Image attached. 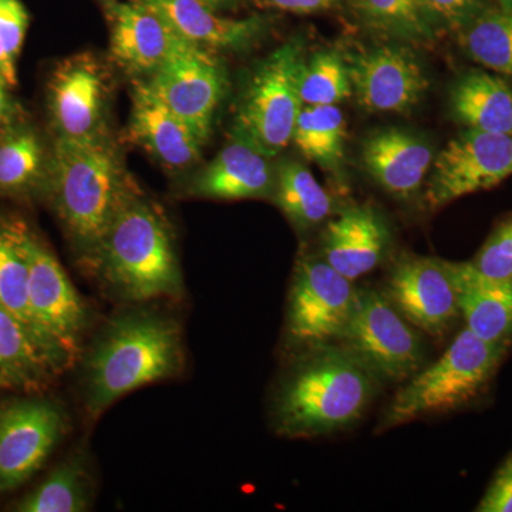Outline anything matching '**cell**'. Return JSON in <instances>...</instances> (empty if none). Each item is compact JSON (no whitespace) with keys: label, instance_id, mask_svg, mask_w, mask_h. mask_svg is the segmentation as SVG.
<instances>
[{"label":"cell","instance_id":"9","mask_svg":"<svg viewBox=\"0 0 512 512\" xmlns=\"http://www.w3.org/2000/svg\"><path fill=\"white\" fill-rule=\"evenodd\" d=\"M19 239L28 262L30 308L37 326L72 366L79 359L89 312L62 264L22 222Z\"/></svg>","mask_w":512,"mask_h":512},{"label":"cell","instance_id":"30","mask_svg":"<svg viewBox=\"0 0 512 512\" xmlns=\"http://www.w3.org/2000/svg\"><path fill=\"white\" fill-rule=\"evenodd\" d=\"M47 167L35 131L15 128L0 134V194L32 190L47 174Z\"/></svg>","mask_w":512,"mask_h":512},{"label":"cell","instance_id":"42","mask_svg":"<svg viewBox=\"0 0 512 512\" xmlns=\"http://www.w3.org/2000/svg\"><path fill=\"white\" fill-rule=\"evenodd\" d=\"M101 3H103L104 6L109 5L110 2H113V0H100Z\"/></svg>","mask_w":512,"mask_h":512},{"label":"cell","instance_id":"33","mask_svg":"<svg viewBox=\"0 0 512 512\" xmlns=\"http://www.w3.org/2000/svg\"><path fill=\"white\" fill-rule=\"evenodd\" d=\"M471 264L488 278L512 281V218L494 229Z\"/></svg>","mask_w":512,"mask_h":512},{"label":"cell","instance_id":"20","mask_svg":"<svg viewBox=\"0 0 512 512\" xmlns=\"http://www.w3.org/2000/svg\"><path fill=\"white\" fill-rule=\"evenodd\" d=\"M433 150L423 138L400 128H384L363 141L362 163L384 191L409 198L420 190L433 165Z\"/></svg>","mask_w":512,"mask_h":512},{"label":"cell","instance_id":"40","mask_svg":"<svg viewBox=\"0 0 512 512\" xmlns=\"http://www.w3.org/2000/svg\"><path fill=\"white\" fill-rule=\"evenodd\" d=\"M205 5L211 6V8L217 9L220 6L229 5V3L235 2V0H201Z\"/></svg>","mask_w":512,"mask_h":512},{"label":"cell","instance_id":"8","mask_svg":"<svg viewBox=\"0 0 512 512\" xmlns=\"http://www.w3.org/2000/svg\"><path fill=\"white\" fill-rule=\"evenodd\" d=\"M353 281L323 258L303 255L293 272L286 309L288 338L316 348L339 340L355 309Z\"/></svg>","mask_w":512,"mask_h":512},{"label":"cell","instance_id":"27","mask_svg":"<svg viewBox=\"0 0 512 512\" xmlns=\"http://www.w3.org/2000/svg\"><path fill=\"white\" fill-rule=\"evenodd\" d=\"M93 483L82 454L63 461L26 495L18 505L20 512H84L92 508Z\"/></svg>","mask_w":512,"mask_h":512},{"label":"cell","instance_id":"14","mask_svg":"<svg viewBox=\"0 0 512 512\" xmlns=\"http://www.w3.org/2000/svg\"><path fill=\"white\" fill-rule=\"evenodd\" d=\"M384 295L414 328L433 338L446 335L460 316L456 284L443 259L403 256L390 272Z\"/></svg>","mask_w":512,"mask_h":512},{"label":"cell","instance_id":"15","mask_svg":"<svg viewBox=\"0 0 512 512\" xmlns=\"http://www.w3.org/2000/svg\"><path fill=\"white\" fill-rule=\"evenodd\" d=\"M107 80L96 57L83 53L56 67L49 84V109L59 137L84 138L104 130Z\"/></svg>","mask_w":512,"mask_h":512},{"label":"cell","instance_id":"3","mask_svg":"<svg viewBox=\"0 0 512 512\" xmlns=\"http://www.w3.org/2000/svg\"><path fill=\"white\" fill-rule=\"evenodd\" d=\"M89 266L121 301L141 303L183 295L170 224L138 190L114 214Z\"/></svg>","mask_w":512,"mask_h":512},{"label":"cell","instance_id":"23","mask_svg":"<svg viewBox=\"0 0 512 512\" xmlns=\"http://www.w3.org/2000/svg\"><path fill=\"white\" fill-rule=\"evenodd\" d=\"M66 369L25 323L0 309V387L39 389Z\"/></svg>","mask_w":512,"mask_h":512},{"label":"cell","instance_id":"5","mask_svg":"<svg viewBox=\"0 0 512 512\" xmlns=\"http://www.w3.org/2000/svg\"><path fill=\"white\" fill-rule=\"evenodd\" d=\"M507 350L464 328L436 362L419 370L396 393L382 414L379 429H393L467 406L493 380Z\"/></svg>","mask_w":512,"mask_h":512},{"label":"cell","instance_id":"17","mask_svg":"<svg viewBox=\"0 0 512 512\" xmlns=\"http://www.w3.org/2000/svg\"><path fill=\"white\" fill-rule=\"evenodd\" d=\"M106 9L111 20V55L128 72L151 76L184 42L160 13L138 0H113Z\"/></svg>","mask_w":512,"mask_h":512},{"label":"cell","instance_id":"11","mask_svg":"<svg viewBox=\"0 0 512 512\" xmlns=\"http://www.w3.org/2000/svg\"><path fill=\"white\" fill-rule=\"evenodd\" d=\"M165 106L207 140L225 93V70L210 49L184 40L146 83Z\"/></svg>","mask_w":512,"mask_h":512},{"label":"cell","instance_id":"29","mask_svg":"<svg viewBox=\"0 0 512 512\" xmlns=\"http://www.w3.org/2000/svg\"><path fill=\"white\" fill-rule=\"evenodd\" d=\"M461 45L485 69L512 77V8L481 10L464 26Z\"/></svg>","mask_w":512,"mask_h":512},{"label":"cell","instance_id":"6","mask_svg":"<svg viewBox=\"0 0 512 512\" xmlns=\"http://www.w3.org/2000/svg\"><path fill=\"white\" fill-rule=\"evenodd\" d=\"M299 40L285 43L259 64L249 79L237 116V130L275 157L292 143L301 113L305 67Z\"/></svg>","mask_w":512,"mask_h":512},{"label":"cell","instance_id":"7","mask_svg":"<svg viewBox=\"0 0 512 512\" xmlns=\"http://www.w3.org/2000/svg\"><path fill=\"white\" fill-rule=\"evenodd\" d=\"M339 340L370 375L383 382L410 379L426 359L419 332L376 289H357L355 309Z\"/></svg>","mask_w":512,"mask_h":512},{"label":"cell","instance_id":"38","mask_svg":"<svg viewBox=\"0 0 512 512\" xmlns=\"http://www.w3.org/2000/svg\"><path fill=\"white\" fill-rule=\"evenodd\" d=\"M0 77H2L5 84L9 86H15L18 82V76H16V62L6 52L5 46H3L2 40H0Z\"/></svg>","mask_w":512,"mask_h":512},{"label":"cell","instance_id":"26","mask_svg":"<svg viewBox=\"0 0 512 512\" xmlns=\"http://www.w3.org/2000/svg\"><path fill=\"white\" fill-rule=\"evenodd\" d=\"M346 119L338 106H303L292 143L306 160L339 175L345 161Z\"/></svg>","mask_w":512,"mask_h":512},{"label":"cell","instance_id":"21","mask_svg":"<svg viewBox=\"0 0 512 512\" xmlns=\"http://www.w3.org/2000/svg\"><path fill=\"white\" fill-rule=\"evenodd\" d=\"M460 315L478 338L511 348L512 281L488 278L471 262H450Z\"/></svg>","mask_w":512,"mask_h":512},{"label":"cell","instance_id":"16","mask_svg":"<svg viewBox=\"0 0 512 512\" xmlns=\"http://www.w3.org/2000/svg\"><path fill=\"white\" fill-rule=\"evenodd\" d=\"M272 158L234 127L227 146L191 184V194L222 201L271 198L276 180Z\"/></svg>","mask_w":512,"mask_h":512},{"label":"cell","instance_id":"34","mask_svg":"<svg viewBox=\"0 0 512 512\" xmlns=\"http://www.w3.org/2000/svg\"><path fill=\"white\" fill-rule=\"evenodd\" d=\"M419 5L434 29H463L484 9V0H419Z\"/></svg>","mask_w":512,"mask_h":512},{"label":"cell","instance_id":"1","mask_svg":"<svg viewBox=\"0 0 512 512\" xmlns=\"http://www.w3.org/2000/svg\"><path fill=\"white\" fill-rule=\"evenodd\" d=\"M183 363V333L174 319L147 309L121 312L84 360L87 416L99 419L128 393L177 376Z\"/></svg>","mask_w":512,"mask_h":512},{"label":"cell","instance_id":"12","mask_svg":"<svg viewBox=\"0 0 512 512\" xmlns=\"http://www.w3.org/2000/svg\"><path fill=\"white\" fill-rule=\"evenodd\" d=\"M346 62L357 103L370 113H409L429 89L423 64L406 45L370 47Z\"/></svg>","mask_w":512,"mask_h":512},{"label":"cell","instance_id":"31","mask_svg":"<svg viewBox=\"0 0 512 512\" xmlns=\"http://www.w3.org/2000/svg\"><path fill=\"white\" fill-rule=\"evenodd\" d=\"M359 18L379 35L402 43L423 45L434 37L419 0H355Z\"/></svg>","mask_w":512,"mask_h":512},{"label":"cell","instance_id":"41","mask_svg":"<svg viewBox=\"0 0 512 512\" xmlns=\"http://www.w3.org/2000/svg\"><path fill=\"white\" fill-rule=\"evenodd\" d=\"M501 6H507V8H512V0H498Z\"/></svg>","mask_w":512,"mask_h":512},{"label":"cell","instance_id":"39","mask_svg":"<svg viewBox=\"0 0 512 512\" xmlns=\"http://www.w3.org/2000/svg\"><path fill=\"white\" fill-rule=\"evenodd\" d=\"M3 79L0 77V128L8 124L10 117V103L6 97L5 87H3Z\"/></svg>","mask_w":512,"mask_h":512},{"label":"cell","instance_id":"4","mask_svg":"<svg viewBox=\"0 0 512 512\" xmlns=\"http://www.w3.org/2000/svg\"><path fill=\"white\" fill-rule=\"evenodd\" d=\"M377 380L342 346L320 345L299 360L274 402L275 429L311 439L352 426L375 397Z\"/></svg>","mask_w":512,"mask_h":512},{"label":"cell","instance_id":"10","mask_svg":"<svg viewBox=\"0 0 512 512\" xmlns=\"http://www.w3.org/2000/svg\"><path fill=\"white\" fill-rule=\"evenodd\" d=\"M512 175V136L467 130L433 161L426 190L431 210L474 192L490 190Z\"/></svg>","mask_w":512,"mask_h":512},{"label":"cell","instance_id":"19","mask_svg":"<svg viewBox=\"0 0 512 512\" xmlns=\"http://www.w3.org/2000/svg\"><path fill=\"white\" fill-rule=\"evenodd\" d=\"M131 138L170 170H184L200 158L204 140L158 99L137 84L130 116Z\"/></svg>","mask_w":512,"mask_h":512},{"label":"cell","instance_id":"36","mask_svg":"<svg viewBox=\"0 0 512 512\" xmlns=\"http://www.w3.org/2000/svg\"><path fill=\"white\" fill-rule=\"evenodd\" d=\"M477 511L512 512V454L495 474Z\"/></svg>","mask_w":512,"mask_h":512},{"label":"cell","instance_id":"35","mask_svg":"<svg viewBox=\"0 0 512 512\" xmlns=\"http://www.w3.org/2000/svg\"><path fill=\"white\" fill-rule=\"evenodd\" d=\"M28 26V12L20 0H0V40L15 62L25 42Z\"/></svg>","mask_w":512,"mask_h":512},{"label":"cell","instance_id":"28","mask_svg":"<svg viewBox=\"0 0 512 512\" xmlns=\"http://www.w3.org/2000/svg\"><path fill=\"white\" fill-rule=\"evenodd\" d=\"M0 309L18 318L56 353L69 367L70 363L45 338L37 326L29 299V269L19 239V222H0Z\"/></svg>","mask_w":512,"mask_h":512},{"label":"cell","instance_id":"13","mask_svg":"<svg viewBox=\"0 0 512 512\" xmlns=\"http://www.w3.org/2000/svg\"><path fill=\"white\" fill-rule=\"evenodd\" d=\"M67 429L62 407L20 400L0 412V491L15 490L46 463Z\"/></svg>","mask_w":512,"mask_h":512},{"label":"cell","instance_id":"18","mask_svg":"<svg viewBox=\"0 0 512 512\" xmlns=\"http://www.w3.org/2000/svg\"><path fill=\"white\" fill-rule=\"evenodd\" d=\"M389 244L390 232L382 215L370 205H353L326 225L323 259L356 281L383 261Z\"/></svg>","mask_w":512,"mask_h":512},{"label":"cell","instance_id":"37","mask_svg":"<svg viewBox=\"0 0 512 512\" xmlns=\"http://www.w3.org/2000/svg\"><path fill=\"white\" fill-rule=\"evenodd\" d=\"M340 2L342 0H266V3L272 8L299 13V15L322 12V10L333 8Z\"/></svg>","mask_w":512,"mask_h":512},{"label":"cell","instance_id":"2","mask_svg":"<svg viewBox=\"0 0 512 512\" xmlns=\"http://www.w3.org/2000/svg\"><path fill=\"white\" fill-rule=\"evenodd\" d=\"M47 185L67 235L89 265L114 214L137 190L119 150L104 130L84 138L57 137Z\"/></svg>","mask_w":512,"mask_h":512},{"label":"cell","instance_id":"32","mask_svg":"<svg viewBox=\"0 0 512 512\" xmlns=\"http://www.w3.org/2000/svg\"><path fill=\"white\" fill-rule=\"evenodd\" d=\"M353 94L348 62L333 50L315 53L301 77L303 106H338Z\"/></svg>","mask_w":512,"mask_h":512},{"label":"cell","instance_id":"24","mask_svg":"<svg viewBox=\"0 0 512 512\" xmlns=\"http://www.w3.org/2000/svg\"><path fill=\"white\" fill-rule=\"evenodd\" d=\"M450 109L468 130L512 136V89L497 74L464 73L451 89Z\"/></svg>","mask_w":512,"mask_h":512},{"label":"cell","instance_id":"25","mask_svg":"<svg viewBox=\"0 0 512 512\" xmlns=\"http://www.w3.org/2000/svg\"><path fill=\"white\" fill-rule=\"evenodd\" d=\"M271 200L298 231H309L330 217L333 200L318 183L311 170L296 161H284L276 167Z\"/></svg>","mask_w":512,"mask_h":512},{"label":"cell","instance_id":"22","mask_svg":"<svg viewBox=\"0 0 512 512\" xmlns=\"http://www.w3.org/2000/svg\"><path fill=\"white\" fill-rule=\"evenodd\" d=\"M138 2L160 13L184 40L205 49H244L252 45L265 29L264 19L224 18L201 0Z\"/></svg>","mask_w":512,"mask_h":512}]
</instances>
